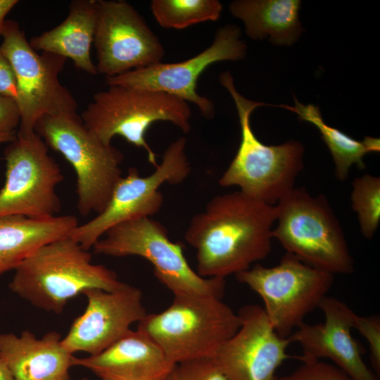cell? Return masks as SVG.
Listing matches in <instances>:
<instances>
[{
  "instance_id": "6da1fadb",
  "label": "cell",
  "mask_w": 380,
  "mask_h": 380,
  "mask_svg": "<svg viewBox=\"0 0 380 380\" xmlns=\"http://www.w3.org/2000/svg\"><path fill=\"white\" fill-rule=\"evenodd\" d=\"M275 206L241 191L217 195L190 220L186 241L196 251L197 273L225 279L271 252Z\"/></svg>"
},
{
  "instance_id": "7a4b0ae2",
  "label": "cell",
  "mask_w": 380,
  "mask_h": 380,
  "mask_svg": "<svg viewBox=\"0 0 380 380\" xmlns=\"http://www.w3.org/2000/svg\"><path fill=\"white\" fill-rule=\"evenodd\" d=\"M10 289L46 311L61 313L86 291H113L125 283L115 272L91 262V255L70 236L39 248L15 270Z\"/></svg>"
},
{
  "instance_id": "3957f363",
  "label": "cell",
  "mask_w": 380,
  "mask_h": 380,
  "mask_svg": "<svg viewBox=\"0 0 380 380\" xmlns=\"http://www.w3.org/2000/svg\"><path fill=\"white\" fill-rule=\"evenodd\" d=\"M219 81L234 101L241 127L237 152L219 184L236 186L246 195L274 205L295 187L296 179L303 167L304 147L295 140L279 145L261 142L251 128L250 118L256 108L267 104L241 95L229 71L221 73Z\"/></svg>"
},
{
  "instance_id": "277c9868",
  "label": "cell",
  "mask_w": 380,
  "mask_h": 380,
  "mask_svg": "<svg viewBox=\"0 0 380 380\" xmlns=\"http://www.w3.org/2000/svg\"><path fill=\"white\" fill-rule=\"evenodd\" d=\"M275 206L273 239L305 264L332 274H348L354 260L341 224L323 195L294 187Z\"/></svg>"
},
{
  "instance_id": "5b68a950",
  "label": "cell",
  "mask_w": 380,
  "mask_h": 380,
  "mask_svg": "<svg viewBox=\"0 0 380 380\" xmlns=\"http://www.w3.org/2000/svg\"><path fill=\"white\" fill-rule=\"evenodd\" d=\"M241 319L221 298L203 295L174 296L158 313L147 314L137 329L147 334L175 365L214 357L239 329Z\"/></svg>"
},
{
  "instance_id": "8992f818",
  "label": "cell",
  "mask_w": 380,
  "mask_h": 380,
  "mask_svg": "<svg viewBox=\"0 0 380 380\" xmlns=\"http://www.w3.org/2000/svg\"><path fill=\"white\" fill-rule=\"evenodd\" d=\"M96 92L81 115L85 127L99 139L111 145L120 136L129 144L143 148L148 162L158 165L157 156L146 139L151 125L170 122L184 133L191 129L189 103L172 95L153 90L110 84Z\"/></svg>"
},
{
  "instance_id": "52a82bcc",
  "label": "cell",
  "mask_w": 380,
  "mask_h": 380,
  "mask_svg": "<svg viewBox=\"0 0 380 380\" xmlns=\"http://www.w3.org/2000/svg\"><path fill=\"white\" fill-rule=\"evenodd\" d=\"M34 132L73 167L79 213H101L122 177L123 154L90 132L77 113L44 115L36 122Z\"/></svg>"
},
{
  "instance_id": "ba28073f",
  "label": "cell",
  "mask_w": 380,
  "mask_h": 380,
  "mask_svg": "<svg viewBox=\"0 0 380 380\" xmlns=\"http://www.w3.org/2000/svg\"><path fill=\"white\" fill-rule=\"evenodd\" d=\"M97 254L113 257L137 255L153 266L156 277L174 296L203 295L222 298L225 279L201 277L187 262L179 242L151 217L129 220L108 229L92 247Z\"/></svg>"
},
{
  "instance_id": "9c48e42d",
  "label": "cell",
  "mask_w": 380,
  "mask_h": 380,
  "mask_svg": "<svg viewBox=\"0 0 380 380\" xmlns=\"http://www.w3.org/2000/svg\"><path fill=\"white\" fill-rule=\"evenodd\" d=\"M0 35V52L9 61L16 79L20 113L17 133L34 132L36 122L44 115L77 113L75 99L58 79L67 59L46 51L38 53L14 20L5 21Z\"/></svg>"
},
{
  "instance_id": "30bf717a",
  "label": "cell",
  "mask_w": 380,
  "mask_h": 380,
  "mask_svg": "<svg viewBox=\"0 0 380 380\" xmlns=\"http://www.w3.org/2000/svg\"><path fill=\"white\" fill-rule=\"evenodd\" d=\"M236 277L261 298L269 321L283 338H289L305 316L319 308L334 283V274L287 252L275 266L257 264Z\"/></svg>"
},
{
  "instance_id": "8fae6325",
  "label": "cell",
  "mask_w": 380,
  "mask_h": 380,
  "mask_svg": "<svg viewBox=\"0 0 380 380\" xmlns=\"http://www.w3.org/2000/svg\"><path fill=\"white\" fill-rule=\"evenodd\" d=\"M186 146L184 137L172 142L161 162L148 176L142 177L135 167H130L127 175L122 176L116 184L105 209L92 220L78 224L70 236L88 251L114 226L157 213L163 203L160 186L163 184H179L190 174Z\"/></svg>"
},
{
  "instance_id": "7c38bea8",
  "label": "cell",
  "mask_w": 380,
  "mask_h": 380,
  "mask_svg": "<svg viewBox=\"0 0 380 380\" xmlns=\"http://www.w3.org/2000/svg\"><path fill=\"white\" fill-rule=\"evenodd\" d=\"M4 152L6 180L0 190V216H57L61 209L56 188L63 179L60 166L35 132L17 133Z\"/></svg>"
},
{
  "instance_id": "4fadbf2b",
  "label": "cell",
  "mask_w": 380,
  "mask_h": 380,
  "mask_svg": "<svg viewBox=\"0 0 380 380\" xmlns=\"http://www.w3.org/2000/svg\"><path fill=\"white\" fill-rule=\"evenodd\" d=\"M246 53V45L241 39L240 29L234 25H227L216 31L208 47L194 57L178 63L160 62L106 77V82L108 85H122L172 95L188 103H194L203 117L210 119L215 114L214 104L198 93L199 77L212 64L223 61L241 60Z\"/></svg>"
},
{
  "instance_id": "5bb4252c",
  "label": "cell",
  "mask_w": 380,
  "mask_h": 380,
  "mask_svg": "<svg viewBox=\"0 0 380 380\" xmlns=\"http://www.w3.org/2000/svg\"><path fill=\"white\" fill-rule=\"evenodd\" d=\"M94 44L97 72L117 76L162 61L164 48L138 11L125 1L96 0Z\"/></svg>"
},
{
  "instance_id": "9a60e30c",
  "label": "cell",
  "mask_w": 380,
  "mask_h": 380,
  "mask_svg": "<svg viewBox=\"0 0 380 380\" xmlns=\"http://www.w3.org/2000/svg\"><path fill=\"white\" fill-rule=\"evenodd\" d=\"M238 314L240 327L214 359L229 380H277V369L290 357L291 340L275 331L260 305H245Z\"/></svg>"
},
{
  "instance_id": "2e32d148",
  "label": "cell",
  "mask_w": 380,
  "mask_h": 380,
  "mask_svg": "<svg viewBox=\"0 0 380 380\" xmlns=\"http://www.w3.org/2000/svg\"><path fill=\"white\" fill-rule=\"evenodd\" d=\"M83 294L87 298V307L61 340L72 355L77 352L99 354L148 314L141 290L125 283L113 291L91 289Z\"/></svg>"
},
{
  "instance_id": "e0dca14e",
  "label": "cell",
  "mask_w": 380,
  "mask_h": 380,
  "mask_svg": "<svg viewBox=\"0 0 380 380\" xmlns=\"http://www.w3.org/2000/svg\"><path fill=\"white\" fill-rule=\"evenodd\" d=\"M324 316L322 323L303 322L289 337L303 350L298 358H327L353 380H378L363 360L361 349L351 334L357 314L338 298L326 296L319 305Z\"/></svg>"
},
{
  "instance_id": "ac0fdd59",
  "label": "cell",
  "mask_w": 380,
  "mask_h": 380,
  "mask_svg": "<svg viewBox=\"0 0 380 380\" xmlns=\"http://www.w3.org/2000/svg\"><path fill=\"white\" fill-rule=\"evenodd\" d=\"M72 365L110 380H159L167 378L176 366L153 339L139 329H130L99 354L74 356Z\"/></svg>"
},
{
  "instance_id": "d6986e66",
  "label": "cell",
  "mask_w": 380,
  "mask_h": 380,
  "mask_svg": "<svg viewBox=\"0 0 380 380\" xmlns=\"http://www.w3.org/2000/svg\"><path fill=\"white\" fill-rule=\"evenodd\" d=\"M56 331L38 338L31 331L0 334V360L14 380H70L73 355Z\"/></svg>"
},
{
  "instance_id": "ffe728a7",
  "label": "cell",
  "mask_w": 380,
  "mask_h": 380,
  "mask_svg": "<svg viewBox=\"0 0 380 380\" xmlns=\"http://www.w3.org/2000/svg\"><path fill=\"white\" fill-rule=\"evenodd\" d=\"M78 224L77 218L70 215L44 218L0 216V276L15 270L43 246L69 236Z\"/></svg>"
},
{
  "instance_id": "44dd1931",
  "label": "cell",
  "mask_w": 380,
  "mask_h": 380,
  "mask_svg": "<svg viewBox=\"0 0 380 380\" xmlns=\"http://www.w3.org/2000/svg\"><path fill=\"white\" fill-rule=\"evenodd\" d=\"M96 21V0L72 1L68 15L61 24L33 37L29 42L35 51L70 58L78 69L96 75L97 70L90 52Z\"/></svg>"
},
{
  "instance_id": "7402d4cb",
  "label": "cell",
  "mask_w": 380,
  "mask_h": 380,
  "mask_svg": "<svg viewBox=\"0 0 380 380\" xmlns=\"http://www.w3.org/2000/svg\"><path fill=\"white\" fill-rule=\"evenodd\" d=\"M299 0H236L229 10L245 25L253 39L269 40L277 45L290 46L303 31L299 20Z\"/></svg>"
},
{
  "instance_id": "603a6c76",
  "label": "cell",
  "mask_w": 380,
  "mask_h": 380,
  "mask_svg": "<svg viewBox=\"0 0 380 380\" xmlns=\"http://www.w3.org/2000/svg\"><path fill=\"white\" fill-rule=\"evenodd\" d=\"M295 106L283 105L282 108L298 115L300 120L314 125L319 131L321 137L329 148L335 165L336 177L346 180L353 165L360 169L365 167L364 156L371 152H379L380 140L366 137L362 141L356 140L339 129L327 125L322 119L318 106L304 105L294 97Z\"/></svg>"
},
{
  "instance_id": "cb8c5ba5",
  "label": "cell",
  "mask_w": 380,
  "mask_h": 380,
  "mask_svg": "<svg viewBox=\"0 0 380 380\" xmlns=\"http://www.w3.org/2000/svg\"><path fill=\"white\" fill-rule=\"evenodd\" d=\"M150 8L160 27L181 30L217 20L222 5L217 0H152Z\"/></svg>"
},
{
  "instance_id": "d4e9b609",
  "label": "cell",
  "mask_w": 380,
  "mask_h": 380,
  "mask_svg": "<svg viewBox=\"0 0 380 380\" xmlns=\"http://www.w3.org/2000/svg\"><path fill=\"white\" fill-rule=\"evenodd\" d=\"M351 203L362 235L371 239L380 222V178L369 174L353 182Z\"/></svg>"
},
{
  "instance_id": "484cf974",
  "label": "cell",
  "mask_w": 380,
  "mask_h": 380,
  "mask_svg": "<svg viewBox=\"0 0 380 380\" xmlns=\"http://www.w3.org/2000/svg\"><path fill=\"white\" fill-rule=\"evenodd\" d=\"M176 380H229L213 357L184 361L174 369Z\"/></svg>"
},
{
  "instance_id": "4316f807",
  "label": "cell",
  "mask_w": 380,
  "mask_h": 380,
  "mask_svg": "<svg viewBox=\"0 0 380 380\" xmlns=\"http://www.w3.org/2000/svg\"><path fill=\"white\" fill-rule=\"evenodd\" d=\"M291 373L277 380H353L342 369L319 360H305Z\"/></svg>"
},
{
  "instance_id": "83f0119b",
  "label": "cell",
  "mask_w": 380,
  "mask_h": 380,
  "mask_svg": "<svg viewBox=\"0 0 380 380\" xmlns=\"http://www.w3.org/2000/svg\"><path fill=\"white\" fill-rule=\"evenodd\" d=\"M353 329L367 340L370 351V362L374 371L380 373V318L379 315H357Z\"/></svg>"
},
{
  "instance_id": "f1b7e54d",
  "label": "cell",
  "mask_w": 380,
  "mask_h": 380,
  "mask_svg": "<svg viewBox=\"0 0 380 380\" xmlns=\"http://www.w3.org/2000/svg\"><path fill=\"white\" fill-rule=\"evenodd\" d=\"M20 122V113L15 101L0 94V133L15 132Z\"/></svg>"
},
{
  "instance_id": "f546056e",
  "label": "cell",
  "mask_w": 380,
  "mask_h": 380,
  "mask_svg": "<svg viewBox=\"0 0 380 380\" xmlns=\"http://www.w3.org/2000/svg\"><path fill=\"white\" fill-rule=\"evenodd\" d=\"M0 94L13 99L17 103L18 90L15 73L9 61L1 52Z\"/></svg>"
},
{
  "instance_id": "4dcf8cb0",
  "label": "cell",
  "mask_w": 380,
  "mask_h": 380,
  "mask_svg": "<svg viewBox=\"0 0 380 380\" xmlns=\"http://www.w3.org/2000/svg\"><path fill=\"white\" fill-rule=\"evenodd\" d=\"M18 3L17 0H0V33L6 21V16Z\"/></svg>"
},
{
  "instance_id": "1f68e13d",
  "label": "cell",
  "mask_w": 380,
  "mask_h": 380,
  "mask_svg": "<svg viewBox=\"0 0 380 380\" xmlns=\"http://www.w3.org/2000/svg\"><path fill=\"white\" fill-rule=\"evenodd\" d=\"M0 380H14L11 372L1 360H0Z\"/></svg>"
},
{
  "instance_id": "d6a6232c",
  "label": "cell",
  "mask_w": 380,
  "mask_h": 380,
  "mask_svg": "<svg viewBox=\"0 0 380 380\" xmlns=\"http://www.w3.org/2000/svg\"><path fill=\"white\" fill-rule=\"evenodd\" d=\"M17 137L16 132L0 133V143L11 142Z\"/></svg>"
},
{
  "instance_id": "836d02e7",
  "label": "cell",
  "mask_w": 380,
  "mask_h": 380,
  "mask_svg": "<svg viewBox=\"0 0 380 380\" xmlns=\"http://www.w3.org/2000/svg\"><path fill=\"white\" fill-rule=\"evenodd\" d=\"M167 380H176L175 375L173 371L170 374V375L167 376Z\"/></svg>"
},
{
  "instance_id": "e575fe53",
  "label": "cell",
  "mask_w": 380,
  "mask_h": 380,
  "mask_svg": "<svg viewBox=\"0 0 380 380\" xmlns=\"http://www.w3.org/2000/svg\"><path fill=\"white\" fill-rule=\"evenodd\" d=\"M78 380H89L87 378H82V379H78Z\"/></svg>"
},
{
  "instance_id": "d590c367",
  "label": "cell",
  "mask_w": 380,
  "mask_h": 380,
  "mask_svg": "<svg viewBox=\"0 0 380 380\" xmlns=\"http://www.w3.org/2000/svg\"><path fill=\"white\" fill-rule=\"evenodd\" d=\"M167 378L161 379H159V380H167Z\"/></svg>"
},
{
  "instance_id": "8d00e7d4",
  "label": "cell",
  "mask_w": 380,
  "mask_h": 380,
  "mask_svg": "<svg viewBox=\"0 0 380 380\" xmlns=\"http://www.w3.org/2000/svg\"><path fill=\"white\" fill-rule=\"evenodd\" d=\"M101 380H110V379H101Z\"/></svg>"
}]
</instances>
